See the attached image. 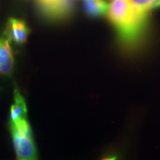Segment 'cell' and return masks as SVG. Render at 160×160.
Segmentation results:
<instances>
[{
	"label": "cell",
	"mask_w": 160,
	"mask_h": 160,
	"mask_svg": "<svg viewBox=\"0 0 160 160\" xmlns=\"http://www.w3.org/2000/svg\"><path fill=\"white\" fill-rule=\"evenodd\" d=\"M148 13L141 11L128 0H111L107 15L124 38L131 39L139 33Z\"/></svg>",
	"instance_id": "obj_1"
},
{
	"label": "cell",
	"mask_w": 160,
	"mask_h": 160,
	"mask_svg": "<svg viewBox=\"0 0 160 160\" xmlns=\"http://www.w3.org/2000/svg\"><path fill=\"white\" fill-rule=\"evenodd\" d=\"M10 129L17 159H37V150L28 117L10 122Z\"/></svg>",
	"instance_id": "obj_2"
},
{
	"label": "cell",
	"mask_w": 160,
	"mask_h": 160,
	"mask_svg": "<svg viewBox=\"0 0 160 160\" xmlns=\"http://www.w3.org/2000/svg\"><path fill=\"white\" fill-rule=\"evenodd\" d=\"M40 8L46 17L61 19L71 13L73 0H38Z\"/></svg>",
	"instance_id": "obj_3"
},
{
	"label": "cell",
	"mask_w": 160,
	"mask_h": 160,
	"mask_svg": "<svg viewBox=\"0 0 160 160\" xmlns=\"http://www.w3.org/2000/svg\"><path fill=\"white\" fill-rule=\"evenodd\" d=\"M11 41L5 33L0 37V75L10 77L13 74L15 65L14 54Z\"/></svg>",
	"instance_id": "obj_4"
},
{
	"label": "cell",
	"mask_w": 160,
	"mask_h": 160,
	"mask_svg": "<svg viewBox=\"0 0 160 160\" xmlns=\"http://www.w3.org/2000/svg\"><path fill=\"white\" fill-rule=\"evenodd\" d=\"M4 33L9 38L11 42L21 45L27 42L30 29L22 19L11 17L8 22Z\"/></svg>",
	"instance_id": "obj_5"
},
{
	"label": "cell",
	"mask_w": 160,
	"mask_h": 160,
	"mask_svg": "<svg viewBox=\"0 0 160 160\" xmlns=\"http://www.w3.org/2000/svg\"><path fill=\"white\" fill-rule=\"evenodd\" d=\"M28 117L27 106L25 99L17 88L14 90L13 104L11 105L10 111V122H16Z\"/></svg>",
	"instance_id": "obj_6"
},
{
	"label": "cell",
	"mask_w": 160,
	"mask_h": 160,
	"mask_svg": "<svg viewBox=\"0 0 160 160\" xmlns=\"http://www.w3.org/2000/svg\"><path fill=\"white\" fill-rule=\"evenodd\" d=\"M110 2L107 0H85L84 8L87 13L92 17H100L107 14Z\"/></svg>",
	"instance_id": "obj_7"
},
{
	"label": "cell",
	"mask_w": 160,
	"mask_h": 160,
	"mask_svg": "<svg viewBox=\"0 0 160 160\" xmlns=\"http://www.w3.org/2000/svg\"><path fill=\"white\" fill-rule=\"evenodd\" d=\"M133 6L144 13H148L155 6L160 5V0H128Z\"/></svg>",
	"instance_id": "obj_8"
}]
</instances>
